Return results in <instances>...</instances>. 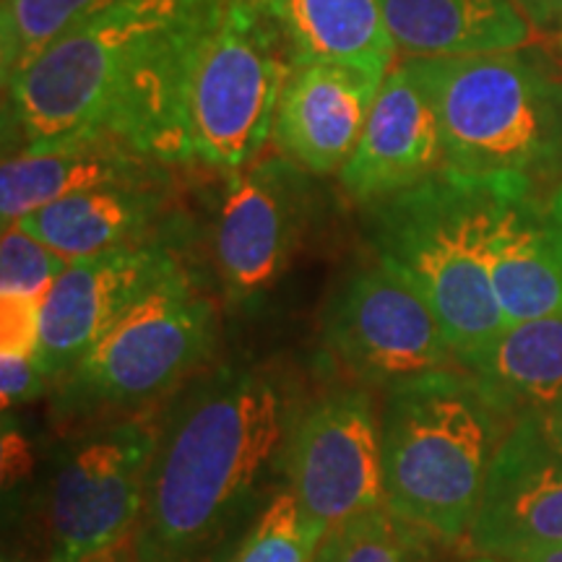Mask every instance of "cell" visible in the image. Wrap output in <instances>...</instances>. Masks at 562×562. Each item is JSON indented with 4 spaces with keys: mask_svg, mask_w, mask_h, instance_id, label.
<instances>
[{
    "mask_svg": "<svg viewBox=\"0 0 562 562\" xmlns=\"http://www.w3.org/2000/svg\"><path fill=\"white\" fill-rule=\"evenodd\" d=\"M224 5L227 0H125L63 34L3 83L5 157L81 133H110L146 157L191 167L188 87Z\"/></svg>",
    "mask_w": 562,
    "mask_h": 562,
    "instance_id": "obj_1",
    "label": "cell"
},
{
    "mask_svg": "<svg viewBox=\"0 0 562 562\" xmlns=\"http://www.w3.org/2000/svg\"><path fill=\"white\" fill-rule=\"evenodd\" d=\"M290 427L284 393L263 372L227 364L188 385L159 422L131 537L138 562H203L258 516Z\"/></svg>",
    "mask_w": 562,
    "mask_h": 562,
    "instance_id": "obj_2",
    "label": "cell"
},
{
    "mask_svg": "<svg viewBox=\"0 0 562 562\" xmlns=\"http://www.w3.org/2000/svg\"><path fill=\"white\" fill-rule=\"evenodd\" d=\"M385 393V505L435 542H463L510 417L461 364L427 372Z\"/></svg>",
    "mask_w": 562,
    "mask_h": 562,
    "instance_id": "obj_3",
    "label": "cell"
},
{
    "mask_svg": "<svg viewBox=\"0 0 562 562\" xmlns=\"http://www.w3.org/2000/svg\"><path fill=\"white\" fill-rule=\"evenodd\" d=\"M368 214L378 261L425 294L456 357L480 349L508 326L490 269L495 175L442 170L372 203Z\"/></svg>",
    "mask_w": 562,
    "mask_h": 562,
    "instance_id": "obj_4",
    "label": "cell"
},
{
    "mask_svg": "<svg viewBox=\"0 0 562 562\" xmlns=\"http://www.w3.org/2000/svg\"><path fill=\"white\" fill-rule=\"evenodd\" d=\"M438 112L446 170L562 178V79L526 50L412 60Z\"/></svg>",
    "mask_w": 562,
    "mask_h": 562,
    "instance_id": "obj_5",
    "label": "cell"
},
{
    "mask_svg": "<svg viewBox=\"0 0 562 562\" xmlns=\"http://www.w3.org/2000/svg\"><path fill=\"white\" fill-rule=\"evenodd\" d=\"M216 344V307L186 269L144 294L60 381V419L140 414L203 368Z\"/></svg>",
    "mask_w": 562,
    "mask_h": 562,
    "instance_id": "obj_6",
    "label": "cell"
},
{
    "mask_svg": "<svg viewBox=\"0 0 562 562\" xmlns=\"http://www.w3.org/2000/svg\"><path fill=\"white\" fill-rule=\"evenodd\" d=\"M290 68L284 42L256 0H227L203 40L188 87L191 167L229 178L261 159Z\"/></svg>",
    "mask_w": 562,
    "mask_h": 562,
    "instance_id": "obj_7",
    "label": "cell"
},
{
    "mask_svg": "<svg viewBox=\"0 0 562 562\" xmlns=\"http://www.w3.org/2000/svg\"><path fill=\"white\" fill-rule=\"evenodd\" d=\"M157 435V422L140 412L68 442L47 482V562H89L128 542L144 508Z\"/></svg>",
    "mask_w": 562,
    "mask_h": 562,
    "instance_id": "obj_8",
    "label": "cell"
},
{
    "mask_svg": "<svg viewBox=\"0 0 562 562\" xmlns=\"http://www.w3.org/2000/svg\"><path fill=\"white\" fill-rule=\"evenodd\" d=\"M321 339L355 381L385 391L459 364L425 294L383 261L344 281L326 307Z\"/></svg>",
    "mask_w": 562,
    "mask_h": 562,
    "instance_id": "obj_9",
    "label": "cell"
},
{
    "mask_svg": "<svg viewBox=\"0 0 562 562\" xmlns=\"http://www.w3.org/2000/svg\"><path fill=\"white\" fill-rule=\"evenodd\" d=\"M281 469L284 490L323 531L383 508L381 412L368 389L331 391L294 417Z\"/></svg>",
    "mask_w": 562,
    "mask_h": 562,
    "instance_id": "obj_10",
    "label": "cell"
},
{
    "mask_svg": "<svg viewBox=\"0 0 562 562\" xmlns=\"http://www.w3.org/2000/svg\"><path fill=\"white\" fill-rule=\"evenodd\" d=\"M311 178L284 154H273L224 182L214 261L232 305L258 302L290 269L315 206Z\"/></svg>",
    "mask_w": 562,
    "mask_h": 562,
    "instance_id": "obj_11",
    "label": "cell"
},
{
    "mask_svg": "<svg viewBox=\"0 0 562 562\" xmlns=\"http://www.w3.org/2000/svg\"><path fill=\"white\" fill-rule=\"evenodd\" d=\"M180 269L170 243L161 237L70 263L42 302L34 360L47 381H60L112 323Z\"/></svg>",
    "mask_w": 562,
    "mask_h": 562,
    "instance_id": "obj_12",
    "label": "cell"
},
{
    "mask_svg": "<svg viewBox=\"0 0 562 562\" xmlns=\"http://www.w3.org/2000/svg\"><path fill=\"white\" fill-rule=\"evenodd\" d=\"M467 542L503 560L562 550V446L537 412L510 422Z\"/></svg>",
    "mask_w": 562,
    "mask_h": 562,
    "instance_id": "obj_13",
    "label": "cell"
},
{
    "mask_svg": "<svg viewBox=\"0 0 562 562\" xmlns=\"http://www.w3.org/2000/svg\"><path fill=\"white\" fill-rule=\"evenodd\" d=\"M490 269L505 323L562 313V178L495 175Z\"/></svg>",
    "mask_w": 562,
    "mask_h": 562,
    "instance_id": "obj_14",
    "label": "cell"
},
{
    "mask_svg": "<svg viewBox=\"0 0 562 562\" xmlns=\"http://www.w3.org/2000/svg\"><path fill=\"white\" fill-rule=\"evenodd\" d=\"M442 170L446 157L435 102L412 60H402L385 76L339 182L351 201L368 209Z\"/></svg>",
    "mask_w": 562,
    "mask_h": 562,
    "instance_id": "obj_15",
    "label": "cell"
},
{
    "mask_svg": "<svg viewBox=\"0 0 562 562\" xmlns=\"http://www.w3.org/2000/svg\"><path fill=\"white\" fill-rule=\"evenodd\" d=\"M383 81L344 63L292 66L273 125L279 154L315 178L339 175L360 144Z\"/></svg>",
    "mask_w": 562,
    "mask_h": 562,
    "instance_id": "obj_16",
    "label": "cell"
},
{
    "mask_svg": "<svg viewBox=\"0 0 562 562\" xmlns=\"http://www.w3.org/2000/svg\"><path fill=\"white\" fill-rule=\"evenodd\" d=\"M172 175L165 161L146 157L128 140L110 133H81L45 149L3 157L0 170V220L11 227L26 214L66 195L94 191L110 182L151 180Z\"/></svg>",
    "mask_w": 562,
    "mask_h": 562,
    "instance_id": "obj_17",
    "label": "cell"
},
{
    "mask_svg": "<svg viewBox=\"0 0 562 562\" xmlns=\"http://www.w3.org/2000/svg\"><path fill=\"white\" fill-rule=\"evenodd\" d=\"M170 182L172 175L110 182L94 191L47 203L16 224L70 261H79L157 237L159 224L167 220L170 209Z\"/></svg>",
    "mask_w": 562,
    "mask_h": 562,
    "instance_id": "obj_18",
    "label": "cell"
},
{
    "mask_svg": "<svg viewBox=\"0 0 562 562\" xmlns=\"http://www.w3.org/2000/svg\"><path fill=\"white\" fill-rule=\"evenodd\" d=\"M404 60L521 50L533 26L513 0H378Z\"/></svg>",
    "mask_w": 562,
    "mask_h": 562,
    "instance_id": "obj_19",
    "label": "cell"
},
{
    "mask_svg": "<svg viewBox=\"0 0 562 562\" xmlns=\"http://www.w3.org/2000/svg\"><path fill=\"white\" fill-rule=\"evenodd\" d=\"M292 66L344 63L389 76L396 47L378 0H256Z\"/></svg>",
    "mask_w": 562,
    "mask_h": 562,
    "instance_id": "obj_20",
    "label": "cell"
},
{
    "mask_svg": "<svg viewBox=\"0 0 562 562\" xmlns=\"http://www.w3.org/2000/svg\"><path fill=\"white\" fill-rule=\"evenodd\" d=\"M459 364L510 419L542 412L562 396V313L508 323Z\"/></svg>",
    "mask_w": 562,
    "mask_h": 562,
    "instance_id": "obj_21",
    "label": "cell"
},
{
    "mask_svg": "<svg viewBox=\"0 0 562 562\" xmlns=\"http://www.w3.org/2000/svg\"><path fill=\"white\" fill-rule=\"evenodd\" d=\"M125 0H3L0 5V74L9 83L26 63L89 19Z\"/></svg>",
    "mask_w": 562,
    "mask_h": 562,
    "instance_id": "obj_22",
    "label": "cell"
},
{
    "mask_svg": "<svg viewBox=\"0 0 562 562\" xmlns=\"http://www.w3.org/2000/svg\"><path fill=\"white\" fill-rule=\"evenodd\" d=\"M435 539L389 505L326 531L313 562H432Z\"/></svg>",
    "mask_w": 562,
    "mask_h": 562,
    "instance_id": "obj_23",
    "label": "cell"
},
{
    "mask_svg": "<svg viewBox=\"0 0 562 562\" xmlns=\"http://www.w3.org/2000/svg\"><path fill=\"white\" fill-rule=\"evenodd\" d=\"M326 531L307 521L286 490L273 495L224 562H313Z\"/></svg>",
    "mask_w": 562,
    "mask_h": 562,
    "instance_id": "obj_24",
    "label": "cell"
},
{
    "mask_svg": "<svg viewBox=\"0 0 562 562\" xmlns=\"http://www.w3.org/2000/svg\"><path fill=\"white\" fill-rule=\"evenodd\" d=\"M74 263L19 224L3 227L0 243V300L45 302L60 273Z\"/></svg>",
    "mask_w": 562,
    "mask_h": 562,
    "instance_id": "obj_25",
    "label": "cell"
},
{
    "mask_svg": "<svg viewBox=\"0 0 562 562\" xmlns=\"http://www.w3.org/2000/svg\"><path fill=\"white\" fill-rule=\"evenodd\" d=\"M47 375L32 355H0V393H3V409L30 404L45 393Z\"/></svg>",
    "mask_w": 562,
    "mask_h": 562,
    "instance_id": "obj_26",
    "label": "cell"
},
{
    "mask_svg": "<svg viewBox=\"0 0 562 562\" xmlns=\"http://www.w3.org/2000/svg\"><path fill=\"white\" fill-rule=\"evenodd\" d=\"M0 307H3V315H0L3 351H9V355H37L42 302L0 300Z\"/></svg>",
    "mask_w": 562,
    "mask_h": 562,
    "instance_id": "obj_27",
    "label": "cell"
},
{
    "mask_svg": "<svg viewBox=\"0 0 562 562\" xmlns=\"http://www.w3.org/2000/svg\"><path fill=\"white\" fill-rule=\"evenodd\" d=\"M533 30L562 34V0H513Z\"/></svg>",
    "mask_w": 562,
    "mask_h": 562,
    "instance_id": "obj_28",
    "label": "cell"
},
{
    "mask_svg": "<svg viewBox=\"0 0 562 562\" xmlns=\"http://www.w3.org/2000/svg\"><path fill=\"white\" fill-rule=\"evenodd\" d=\"M537 414H539V417H542L547 432H550L552 438L562 446V396L554 404L547 406V409L537 412Z\"/></svg>",
    "mask_w": 562,
    "mask_h": 562,
    "instance_id": "obj_29",
    "label": "cell"
},
{
    "mask_svg": "<svg viewBox=\"0 0 562 562\" xmlns=\"http://www.w3.org/2000/svg\"><path fill=\"white\" fill-rule=\"evenodd\" d=\"M89 562H138V558H136V550H133V542L128 539V542L110 547V550L97 554V558H91Z\"/></svg>",
    "mask_w": 562,
    "mask_h": 562,
    "instance_id": "obj_30",
    "label": "cell"
},
{
    "mask_svg": "<svg viewBox=\"0 0 562 562\" xmlns=\"http://www.w3.org/2000/svg\"><path fill=\"white\" fill-rule=\"evenodd\" d=\"M518 562H562V550H547V552H533L526 554Z\"/></svg>",
    "mask_w": 562,
    "mask_h": 562,
    "instance_id": "obj_31",
    "label": "cell"
},
{
    "mask_svg": "<svg viewBox=\"0 0 562 562\" xmlns=\"http://www.w3.org/2000/svg\"><path fill=\"white\" fill-rule=\"evenodd\" d=\"M472 562H518V560H503V558H476Z\"/></svg>",
    "mask_w": 562,
    "mask_h": 562,
    "instance_id": "obj_32",
    "label": "cell"
},
{
    "mask_svg": "<svg viewBox=\"0 0 562 562\" xmlns=\"http://www.w3.org/2000/svg\"><path fill=\"white\" fill-rule=\"evenodd\" d=\"M558 45H560V53H562V34H558Z\"/></svg>",
    "mask_w": 562,
    "mask_h": 562,
    "instance_id": "obj_33",
    "label": "cell"
},
{
    "mask_svg": "<svg viewBox=\"0 0 562 562\" xmlns=\"http://www.w3.org/2000/svg\"><path fill=\"white\" fill-rule=\"evenodd\" d=\"M5 562H11V560H5Z\"/></svg>",
    "mask_w": 562,
    "mask_h": 562,
    "instance_id": "obj_34",
    "label": "cell"
}]
</instances>
